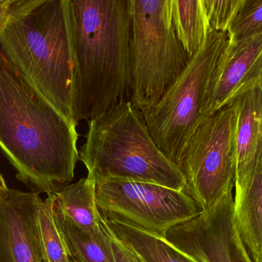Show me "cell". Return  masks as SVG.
<instances>
[{"label":"cell","mask_w":262,"mask_h":262,"mask_svg":"<svg viewBox=\"0 0 262 262\" xmlns=\"http://www.w3.org/2000/svg\"><path fill=\"white\" fill-rule=\"evenodd\" d=\"M262 76V33L232 44L212 86L208 116Z\"/></svg>","instance_id":"cell-12"},{"label":"cell","mask_w":262,"mask_h":262,"mask_svg":"<svg viewBox=\"0 0 262 262\" xmlns=\"http://www.w3.org/2000/svg\"><path fill=\"white\" fill-rule=\"evenodd\" d=\"M229 32L232 44L262 33V0H243Z\"/></svg>","instance_id":"cell-19"},{"label":"cell","mask_w":262,"mask_h":262,"mask_svg":"<svg viewBox=\"0 0 262 262\" xmlns=\"http://www.w3.org/2000/svg\"><path fill=\"white\" fill-rule=\"evenodd\" d=\"M39 193L12 189L0 203V262H43L37 211Z\"/></svg>","instance_id":"cell-10"},{"label":"cell","mask_w":262,"mask_h":262,"mask_svg":"<svg viewBox=\"0 0 262 262\" xmlns=\"http://www.w3.org/2000/svg\"><path fill=\"white\" fill-rule=\"evenodd\" d=\"M9 190H10V189H8L4 178H3L1 174H0V197H1L3 199H4V198L7 196L8 194H9Z\"/></svg>","instance_id":"cell-23"},{"label":"cell","mask_w":262,"mask_h":262,"mask_svg":"<svg viewBox=\"0 0 262 262\" xmlns=\"http://www.w3.org/2000/svg\"><path fill=\"white\" fill-rule=\"evenodd\" d=\"M13 0H0V29L7 21Z\"/></svg>","instance_id":"cell-22"},{"label":"cell","mask_w":262,"mask_h":262,"mask_svg":"<svg viewBox=\"0 0 262 262\" xmlns=\"http://www.w3.org/2000/svg\"><path fill=\"white\" fill-rule=\"evenodd\" d=\"M104 223L115 238L144 262H198L160 237L122 223L105 220Z\"/></svg>","instance_id":"cell-15"},{"label":"cell","mask_w":262,"mask_h":262,"mask_svg":"<svg viewBox=\"0 0 262 262\" xmlns=\"http://www.w3.org/2000/svg\"><path fill=\"white\" fill-rule=\"evenodd\" d=\"M235 192H243L262 164V76L238 93Z\"/></svg>","instance_id":"cell-11"},{"label":"cell","mask_w":262,"mask_h":262,"mask_svg":"<svg viewBox=\"0 0 262 262\" xmlns=\"http://www.w3.org/2000/svg\"><path fill=\"white\" fill-rule=\"evenodd\" d=\"M131 103L154 106L180 76L191 58L180 43L170 0H130Z\"/></svg>","instance_id":"cell-6"},{"label":"cell","mask_w":262,"mask_h":262,"mask_svg":"<svg viewBox=\"0 0 262 262\" xmlns=\"http://www.w3.org/2000/svg\"><path fill=\"white\" fill-rule=\"evenodd\" d=\"M3 198H1V197H0V203H2V201H3Z\"/></svg>","instance_id":"cell-25"},{"label":"cell","mask_w":262,"mask_h":262,"mask_svg":"<svg viewBox=\"0 0 262 262\" xmlns=\"http://www.w3.org/2000/svg\"><path fill=\"white\" fill-rule=\"evenodd\" d=\"M243 0H203L210 31H229Z\"/></svg>","instance_id":"cell-20"},{"label":"cell","mask_w":262,"mask_h":262,"mask_svg":"<svg viewBox=\"0 0 262 262\" xmlns=\"http://www.w3.org/2000/svg\"><path fill=\"white\" fill-rule=\"evenodd\" d=\"M55 195V209L64 219L92 233L104 230V219L97 205L95 182L81 178L64 186Z\"/></svg>","instance_id":"cell-13"},{"label":"cell","mask_w":262,"mask_h":262,"mask_svg":"<svg viewBox=\"0 0 262 262\" xmlns=\"http://www.w3.org/2000/svg\"><path fill=\"white\" fill-rule=\"evenodd\" d=\"M0 51L45 99L76 123L70 0H13L0 29Z\"/></svg>","instance_id":"cell-3"},{"label":"cell","mask_w":262,"mask_h":262,"mask_svg":"<svg viewBox=\"0 0 262 262\" xmlns=\"http://www.w3.org/2000/svg\"><path fill=\"white\" fill-rule=\"evenodd\" d=\"M55 195L40 199L37 211L38 236L43 262H71L64 237L57 220Z\"/></svg>","instance_id":"cell-18"},{"label":"cell","mask_w":262,"mask_h":262,"mask_svg":"<svg viewBox=\"0 0 262 262\" xmlns=\"http://www.w3.org/2000/svg\"><path fill=\"white\" fill-rule=\"evenodd\" d=\"M235 221L253 262H262V164L246 189L234 195Z\"/></svg>","instance_id":"cell-14"},{"label":"cell","mask_w":262,"mask_h":262,"mask_svg":"<svg viewBox=\"0 0 262 262\" xmlns=\"http://www.w3.org/2000/svg\"><path fill=\"white\" fill-rule=\"evenodd\" d=\"M105 225V223H104ZM106 227V226H105ZM107 229L112 241V249H113L114 256L116 262H144L137 254L134 253L127 246L121 243V241L115 238L110 231Z\"/></svg>","instance_id":"cell-21"},{"label":"cell","mask_w":262,"mask_h":262,"mask_svg":"<svg viewBox=\"0 0 262 262\" xmlns=\"http://www.w3.org/2000/svg\"><path fill=\"white\" fill-rule=\"evenodd\" d=\"M71 262H80V261H78V260L75 259V258H72V257H71Z\"/></svg>","instance_id":"cell-24"},{"label":"cell","mask_w":262,"mask_h":262,"mask_svg":"<svg viewBox=\"0 0 262 262\" xmlns=\"http://www.w3.org/2000/svg\"><path fill=\"white\" fill-rule=\"evenodd\" d=\"M76 127L0 51V149L16 178L47 195L69 186L79 160Z\"/></svg>","instance_id":"cell-1"},{"label":"cell","mask_w":262,"mask_h":262,"mask_svg":"<svg viewBox=\"0 0 262 262\" xmlns=\"http://www.w3.org/2000/svg\"><path fill=\"white\" fill-rule=\"evenodd\" d=\"M103 219L166 238L168 231L203 212L184 190L152 183L109 180L96 184Z\"/></svg>","instance_id":"cell-8"},{"label":"cell","mask_w":262,"mask_h":262,"mask_svg":"<svg viewBox=\"0 0 262 262\" xmlns=\"http://www.w3.org/2000/svg\"><path fill=\"white\" fill-rule=\"evenodd\" d=\"M238 112L235 95L202 122L182 157L179 169L185 191L203 211L234 193Z\"/></svg>","instance_id":"cell-7"},{"label":"cell","mask_w":262,"mask_h":262,"mask_svg":"<svg viewBox=\"0 0 262 262\" xmlns=\"http://www.w3.org/2000/svg\"><path fill=\"white\" fill-rule=\"evenodd\" d=\"M74 119H92L130 93V0H70Z\"/></svg>","instance_id":"cell-2"},{"label":"cell","mask_w":262,"mask_h":262,"mask_svg":"<svg viewBox=\"0 0 262 262\" xmlns=\"http://www.w3.org/2000/svg\"><path fill=\"white\" fill-rule=\"evenodd\" d=\"M55 212L70 257L80 262H116L104 221V230L92 233L64 219L56 209Z\"/></svg>","instance_id":"cell-17"},{"label":"cell","mask_w":262,"mask_h":262,"mask_svg":"<svg viewBox=\"0 0 262 262\" xmlns=\"http://www.w3.org/2000/svg\"><path fill=\"white\" fill-rule=\"evenodd\" d=\"M165 239L198 262H253L235 221L234 193L172 228Z\"/></svg>","instance_id":"cell-9"},{"label":"cell","mask_w":262,"mask_h":262,"mask_svg":"<svg viewBox=\"0 0 262 262\" xmlns=\"http://www.w3.org/2000/svg\"><path fill=\"white\" fill-rule=\"evenodd\" d=\"M79 158L95 183L109 180L152 183L186 189L183 174L157 147L141 112L121 102L89 121Z\"/></svg>","instance_id":"cell-4"},{"label":"cell","mask_w":262,"mask_h":262,"mask_svg":"<svg viewBox=\"0 0 262 262\" xmlns=\"http://www.w3.org/2000/svg\"><path fill=\"white\" fill-rule=\"evenodd\" d=\"M170 14L176 33L192 58L203 49L211 32L203 0H170Z\"/></svg>","instance_id":"cell-16"},{"label":"cell","mask_w":262,"mask_h":262,"mask_svg":"<svg viewBox=\"0 0 262 262\" xmlns=\"http://www.w3.org/2000/svg\"><path fill=\"white\" fill-rule=\"evenodd\" d=\"M230 46L229 31H211L160 99L140 111L157 147L178 167L191 136L208 117L212 84Z\"/></svg>","instance_id":"cell-5"}]
</instances>
